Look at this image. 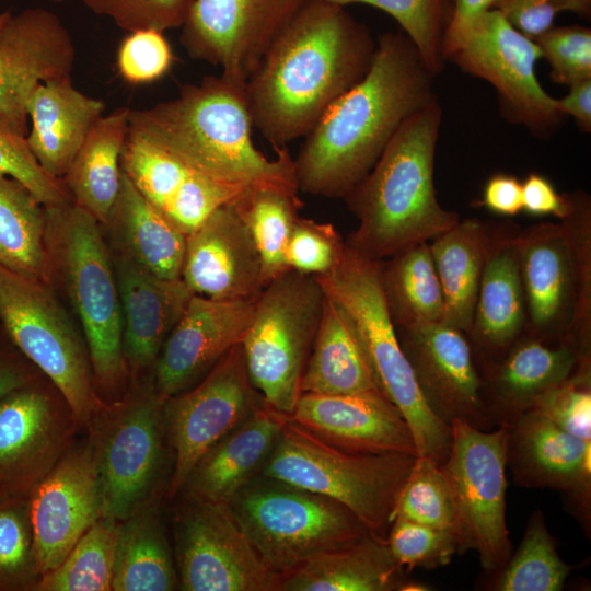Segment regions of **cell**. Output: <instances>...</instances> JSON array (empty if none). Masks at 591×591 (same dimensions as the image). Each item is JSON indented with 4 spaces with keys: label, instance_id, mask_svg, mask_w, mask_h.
Segmentation results:
<instances>
[{
    "label": "cell",
    "instance_id": "obj_1",
    "mask_svg": "<svg viewBox=\"0 0 591 591\" xmlns=\"http://www.w3.org/2000/svg\"><path fill=\"white\" fill-rule=\"evenodd\" d=\"M375 50L343 5L303 0L245 83L253 127L274 149L305 137L367 74Z\"/></svg>",
    "mask_w": 591,
    "mask_h": 591
},
{
    "label": "cell",
    "instance_id": "obj_2",
    "mask_svg": "<svg viewBox=\"0 0 591 591\" xmlns=\"http://www.w3.org/2000/svg\"><path fill=\"white\" fill-rule=\"evenodd\" d=\"M433 77L405 34L382 35L367 74L303 137L293 159L299 190L345 198L401 125L436 96Z\"/></svg>",
    "mask_w": 591,
    "mask_h": 591
},
{
    "label": "cell",
    "instance_id": "obj_3",
    "mask_svg": "<svg viewBox=\"0 0 591 591\" xmlns=\"http://www.w3.org/2000/svg\"><path fill=\"white\" fill-rule=\"evenodd\" d=\"M245 84L208 76L178 95L130 109L129 132L164 149L202 175L232 188H266L298 196L294 162L287 146L266 158L252 140Z\"/></svg>",
    "mask_w": 591,
    "mask_h": 591
},
{
    "label": "cell",
    "instance_id": "obj_4",
    "mask_svg": "<svg viewBox=\"0 0 591 591\" xmlns=\"http://www.w3.org/2000/svg\"><path fill=\"white\" fill-rule=\"evenodd\" d=\"M441 119L434 96L401 125L371 171L344 198L359 221L347 245L361 255L381 262L460 221L436 195Z\"/></svg>",
    "mask_w": 591,
    "mask_h": 591
},
{
    "label": "cell",
    "instance_id": "obj_5",
    "mask_svg": "<svg viewBox=\"0 0 591 591\" xmlns=\"http://www.w3.org/2000/svg\"><path fill=\"white\" fill-rule=\"evenodd\" d=\"M48 285L79 324L94 386L105 404L129 390L123 312L112 254L101 223L73 201L45 207Z\"/></svg>",
    "mask_w": 591,
    "mask_h": 591
},
{
    "label": "cell",
    "instance_id": "obj_6",
    "mask_svg": "<svg viewBox=\"0 0 591 591\" xmlns=\"http://www.w3.org/2000/svg\"><path fill=\"white\" fill-rule=\"evenodd\" d=\"M314 276L324 293L354 321L382 392L409 426L417 456L441 465L450 451L451 426L429 407L402 348L383 291L381 262L361 255L346 243L340 263L328 273Z\"/></svg>",
    "mask_w": 591,
    "mask_h": 591
},
{
    "label": "cell",
    "instance_id": "obj_7",
    "mask_svg": "<svg viewBox=\"0 0 591 591\" xmlns=\"http://www.w3.org/2000/svg\"><path fill=\"white\" fill-rule=\"evenodd\" d=\"M416 455L349 453L292 421L283 426L262 473L332 498L374 535L386 540L395 506Z\"/></svg>",
    "mask_w": 591,
    "mask_h": 591
},
{
    "label": "cell",
    "instance_id": "obj_8",
    "mask_svg": "<svg viewBox=\"0 0 591 591\" xmlns=\"http://www.w3.org/2000/svg\"><path fill=\"white\" fill-rule=\"evenodd\" d=\"M264 477H253L228 508L263 563L278 576L370 532L340 502Z\"/></svg>",
    "mask_w": 591,
    "mask_h": 591
},
{
    "label": "cell",
    "instance_id": "obj_9",
    "mask_svg": "<svg viewBox=\"0 0 591 591\" xmlns=\"http://www.w3.org/2000/svg\"><path fill=\"white\" fill-rule=\"evenodd\" d=\"M0 321L20 351L57 387L79 428L104 406L76 318L44 280L0 265Z\"/></svg>",
    "mask_w": 591,
    "mask_h": 591
},
{
    "label": "cell",
    "instance_id": "obj_10",
    "mask_svg": "<svg viewBox=\"0 0 591 591\" xmlns=\"http://www.w3.org/2000/svg\"><path fill=\"white\" fill-rule=\"evenodd\" d=\"M164 398L151 374L130 383L86 425L97 471L102 515L123 521L159 496L165 461Z\"/></svg>",
    "mask_w": 591,
    "mask_h": 591
},
{
    "label": "cell",
    "instance_id": "obj_11",
    "mask_svg": "<svg viewBox=\"0 0 591 591\" xmlns=\"http://www.w3.org/2000/svg\"><path fill=\"white\" fill-rule=\"evenodd\" d=\"M324 298L314 275L286 270L257 297L241 341L252 385L282 414L290 415L301 396Z\"/></svg>",
    "mask_w": 591,
    "mask_h": 591
},
{
    "label": "cell",
    "instance_id": "obj_12",
    "mask_svg": "<svg viewBox=\"0 0 591 591\" xmlns=\"http://www.w3.org/2000/svg\"><path fill=\"white\" fill-rule=\"evenodd\" d=\"M451 447L440 468L449 485L468 549L493 575L510 555L506 522L507 427L477 429L462 420L451 424Z\"/></svg>",
    "mask_w": 591,
    "mask_h": 591
},
{
    "label": "cell",
    "instance_id": "obj_13",
    "mask_svg": "<svg viewBox=\"0 0 591 591\" xmlns=\"http://www.w3.org/2000/svg\"><path fill=\"white\" fill-rule=\"evenodd\" d=\"M466 72L490 82L509 119L533 134L551 131L564 116L541 86L535 63L543 57L534 39L514 28L496 9L477 16L442 50Z\"/></svg>",
    "mask_w": 591,
    "mask_h": 591
},
{
    "label": "cell",
    "instance_id": "obj_14",
    "mask_svg": "<svg viewBox=\"0 0 591 591\" xmlns=\"http://www.w3.org/2000/svg\"><path fill=\"white\" fill-rule=\"evenodd\" d=\"M263 401L250 381L241 343L196 384L164 401L165 433L174 452L169 498L182 491L200 456Z\"/></svg>",
    "mask_w": 591,
    "mask_h": 591
},
{
    "label": "cell",
    "instance_id": "obj_15",
    "mask_svg": "<svg viewBox=\"0 0 591 591\" xmlns=\"http://www.w3.org/2000/svg\"><path fill=\"white\" fill-rule=\"evenodd\" d=\"M70 406L46 378L0 399V495L30 497L74 442Z\"/></svg>",
    "mask_w": 591,
    "mask_h": 591
},
{
    "label": "cell",
    "instance_id": "obj_16",
    "mask_svg": "<svg viewBox=\"0 0 591 591\" xmlns=\"http://www.w3.org/2000/svg\"><path fill=\"white\" fill-rule=\"evenodd\" d=\"M176 524L184 591H273L278 575L260 559L228 506L189 498Z\"/></svg>",
    "mask_w": 591,
    "mask_h": 591
},
{
    "label": "cell",
    "instance_id": "obj_17",
    "mask_svg": "<svg viewBox=\"0 0 591 591\" xmlns=\"http://www.w3.org/2000/svg\"><path fill=\"white\" fill-rule=\"evenodd\" d=\"M303 0H195L183 24L188 56L245 84Z\"/></svg>",
    "mask_w": 591,
    "mask_h": 591
},
{
    "label": "cell",
    "instance_id": "obj_18",
    "mask_svg": "<svg viewBox=\"0 0 591 591\" xmlns=\"http://www.w3.org/2000/svg\"><path fill=\"white\" fill-rule=\"evenodd\" d=\"M76 47L53 11L30 8L0 25V114L27 135V105L34 90L71 80Z\"/></svg>",
    "mask_w": 591,
    "mask_h": 591
},
{
    "label": "cell",
    "instance_id": "obj_19",
    "mask_svg": "<svg viewBox=\"0 0 591 591\" xmlns=\"http://www.w3.org/2000/svg\"><path fill=\"white\" fill-rule=\"evenodd\" d=\"M40 577L57 567L102 517V497L89 440L73 442L30 495Z\"/></svg>",
    "mask_w": 591,
    "mask_h": 591
},
{
    "label": "cell",
    "instance_id": "obj_20",
    "mask_svg": "<svg viewBox=\"0 0 591 591\" xmlns=\"http://www.w3.org/2000/svg\"><path fill=\"white\" fill-rule=\"evenodd\" d=\"M402 331V348L432 412L449 425L457 419L480 430L496 428L487 414L482 376L463 332L444 323Z\"/></svg>",
    "mask_w": 591,
    "mask_h": 591
},
{
    "label": "cell",
    "instance_id": "obj_21",
    "mask_svg": "<svg viewBox=\"0 0 591 591\" xmlns=\"http://www.w3.org/2000/svg\"><path fill=\"white\" fill-rule=\"evenodd\" d=\"M254 300H219L194 294L166 338L151 378L169 398L196 384L232 347L251 323Z\"/></svg>",
    "mask_w": 591,
    "mask_h": 591
},
{
    "label": "cell",
    "instance_id": "obj_22",
    "mask_svg": "<svg viewBox=\"0 0 591 591\" xmlns=\"http://www.w3.org/2000/svg\"><path fill=\"white\" fill-rule=\"evenodd\" d=\"M505 426L506 462L514 484L564 493L580 521L590 525L591 441L569 434L535 408Z\"/></svg>",
    "mask_w": 591,
    "mask_h": 591
},
{
    "label": "cell",
    "instance_id": "obj_23",
    "mask_svg": "<svg viewBox=\"0 0 591 591\" xmlns=\"http://www.w3.org/2000/svg\"><path fill=\"white\" fill-rule=\"evenodd\" d=\"M517 235L520 273L531 322L551 332L572 315L581 287L590 283V248L577 244L569 216Z\"/></svg>",
    "mask_w": 591,
    "mask_h": 591
},
{
    "label": "cell",
    "instance_id": "obj_24",
    "mask_svg": "<svg viewBox=\"0 0 591 591\" xmlns=\"http://www.w3.org/2000/svg\"><path fill=\"white\" fill-rule=\"evenodd\" d=\"M182 280L194 294L254 300L266 287L260 256L232 201L186 235Z\"/></svg>",
    "mask_w": 591,
    "mask_h": 591
},
{
    "label": "cell",
    "instance_id": "obj_25",
    "mask_svg": "<svg viewBox=\"0 0 591 591\" xmlns=\"http://www.w3.org/2000/svg\"><path fill=\"white\" fill-rule=\"evenodd\" d=\"M288 416L327 444L349 453L417 456L407 421L380 391L337 395L302 393Z\"/></svg>",
    "mask_w": 591,
    "mask_h": 591
},
{
    "label": "cell",
    "instance_id": "obj_26",
    "mask_svg": "<svg viewBox=\"0 0 591 591\" xmlns=\"http://www.w3.org/2000/svg\"><path fill=\"white\" fill-rule=\"evenodd\" d=\"M120 166L138 192L185 235L242 193L202 175L131 132L121 152Z\"/></svg>",
    "mask_w": 591,
    "mask_h": 591
},
{
    "label": "cell",
    "instance_id": "obj_27",
    "mask_svg": "<svg viewBox=\"0 0 591 591\" xmlns=\"http://www.w3.org/2000/svg\"><path fill=\"white\" fill-rule=\"evenodd\" d=\"M111 250V248H109ZM123 312V349L130 383L151 374L194 293L182 280L155 276L111 251Z\"/></svg>",
    "mask_w": 591,
    "mask_h": 591
},
{
    "label": "cell",
    "instance_id": "obj_28",
    "mask_svg": "<svg viewBox=\"0 0 591 591\" xmlns=\"http://www.w3.org/2000/svg\"><path fill=\"white\" fill-rule=\"evenodd\" d=\"M287 421L288 415L263 401L200 456L182 490L192 499L228 506L263 468Z\"/></svg>",
    "mask_w": 591,
    "mask_h": 591
},
{
    "label": "cell",
    "instance_id": "obj_29",
    "mask_svg": "<svg viewBox=\"0 0 591 591\" xmlns=\"http://www.w3.org/2000/svg\"><path fill=\"white\" fill-rule=\"evenodd\" d=\"M577 363L578 355L564 344L552 348L531 339L511 346L482 379L483 401L494 426L509 425L532 408L542 394L568 379Z\"/></svg>",
    "mask_w": 591,
    "mask_h": 591
},
{
    "label": "cell",
    "instance_id": "obj_30",
    "mask_svg": "<svg viewBox=\"0 0 591 591\" xmlns=\"http://www.w3.org/2000/svg\"><path fill=\"white\" fill-rule=\"evenodd\" d=\"M104 108L102 100L82 93L71 80L40 83L34 90L26 140L48 174L62 179Z\"/></svg>",
    "mask_w": 591,
    "mask_h": 591
},
{
    "label": "cell",
    "instance_id": "obj_31",
    "mask_svg": "<svg viewBox=\"0 0 591 591\" xmlns=\"http://www.w3.org/2000/svg\"><path fill=\"white\" fill-rule=\"evenodd\" d=\"M101 225L111 251L155 276L181 278L186 235L138 192L124 171L117 199Z\"/></svg>",
    "mask_w": 591,
    "mask_h": 591
},
{
    "label": "cell",
    "instance_id": "obj_32",
    "mask_svg": "<svg viewBox=\"0 0 591 591\" xmlns=\"http://www.w3.org/2000/svg\"><path fill=\"white\" fill-rule=\"evenodd\" d=\"M386 540L368 532L355 543L278 576V591H391L406 583Z\"/></svg>",
    "mask_w": 591,
    "mask_h": 591
},
{
    "label": "cell",
    "instance_id": "obj_33",
    "mask_svg": "<svg viewBox=\"0 0 591 591\" xmlns=\"http://www.w3.org/2000/svg\"><path fill=\"white\" fill-rule=\"evenodd\" d=\"M373 391L382 392L361 335L347 312L325 294L320 325L301 380V394Z\"/></svg>",
    "mask_w": 591,
    "mask_h": 591
},
{
    "label": "cell",
    "instance_id": "obj_34",
    "mask_svg": "<svg viewBox=\"0 0 591 591\" xmlns=\"http://www.w3.org/2000/svg\"><path fill=\"white\" fill-rule=\"evenodd\" d=\"M524 291L517 236L488 243L471 333L487 352L510 348L523 326Z\"/></svg>",
    "mask_w": 591,
    "mask_h": 591
},
{
    "label": "cell",
    "instance_id": "obj_35",
    "mask_svg": "<svg viewBox=\"0 0 591 591\" xmlns=\"http://www.w3.org/2000/svg\"><path fill=\"white\" fill-rule=\"evenodd\" d=\"M130 108L101 116L62 177L72 201L104 224L117 199L120 157L129 134Z\"/></svg>",
    "mask_w": 591,
    "mask_h": 591
},
{
    "label": "cell",
    "instance_id": "obj_36",
    "mask_svg": "<svg viewBox=\"0 0 591 591\" xmlns=\"http://www.w3.org/2000/svg\"><path fill=\"white\" fill-rule=\"evenodd\" d=\"M489 236L485 225L466 219L429 244L444 298V324L471 333Z\"/></svg>",
    "mask_w": 591,
    "mask_h": 591
},
{
    "label": "cell",
    "instance_id": "obj_37",
    "mask_svg": "<svg viewBox=\"0 0 591 591\" xmlns=\"http://www.w3.org/2000/svg\"><path fill=\"white\" fill-rule=\"evenodd\" d=\"M158 501L159 496L118 522L113 591H171L178 587Z\"/></svg>",
    "mask_w": 591,
    "mask_h": 591
},
{
    "label": "cell",
    "instance_id": "obj_38",
    "mask_svg": "<svg viewBox=\"0 0 591 591\" xmlns=\"http://www.w3.org/2000/svg\"><path fill=\"white\" fill-rule=\"evenodd\" d=\"M385 299L402 329L442 323L444 298L428 242L409 246L381 265Z\"/></svg>",
    "mask_w": 591,
    "mask_h": 591
},
{
    "label": "cell",
    "instance_id": "obj_39",
    "mask_svg": "<svg viewBox=\"0 0 591 591\" xmlns=\"http://www.w3.org/2000/svg\"><path fill=\"white\" fill-rule=\"evenodd\" d=\"M45 207L19 181L0 174V265L48 283Z\"/></svg>",
    "mask_w": 591,
    "mask_h": 591
},
{
    "label": "cell",
    "instance_id": "obj_40",
    "mask_svg": "<svg viewBox=\"0 0 591 591\" xmlns=\"http://www.w3.org/2000/svg\"><path fill=\"white\" fill-rule=\"evenodd\" d=\"M260 256L266 286L288 270L286 250L302 206L299 196L253 188L232 200Z\"/></svg>",
    "mask_w": 591,
    "mask_h": 591
},
{
    "label": "cell",
    "instance_id": "obj_41",
    "mask_svg": "<svg viewBox=\"0 0 591 591\" xmlns=\"http://www.w3.org/2000/svg\"><path fill=\"white\" fill-rule=\"evenodd\" d=\"M118 521L101 517L34 591H112Z\"/></svg>",
    "mask_w": 591,
    "mask_h": 591
},
{
    "label": "cell",
    "instance_id": "obj_42",
    "mask_svg": "<svg viewBox=\"0 0 591 591\" xmlns=\"http://www.w3.org/2000/svg\"><path fill=\"white\" fill-rule=\"evenodd\" d=\"M571 571L556 551L544 514L535 510L526 523L522 541L495 575L497 591H559Z\"/></svg>",
    "mask_w": 591,
    "mask_h": 591
},
{
    "label": "cell",
    "instance_id": "obj_43",
    "mask_svg": "<svg viewBox=\"0 0 591 591\" xmlns=\"http://www.w3.org/2000/svg\"><path fill=\"white\" fill-rule=\"evenodd\" d=\"M395 517L449 532L456 538L460 554L470 551L449 485L440 465L430 459L416 456L398 496Z\"/></svg>",
    "mask_w": 591,
    "mask_h": 591
},
{
    "label": "cell",
    "instance_id": "obj_44",
    "mask_svg": "<svg viewBox=\"0 0 591 591\" xmlns=\"http://www.w3.org/2000/svg\"><path fill=\"white\" fill-rule=\"evenodd\" d=\"M39 578L30 497L0 495V591H34Z\"/></svg>",
    "mask_w": 591,
    "mask_h": 591
},
{
    "label": "cell",
    "instance_id": "obj_45",
    "mask_svg": "<svg viewBox=\"0 0 591 591\" xmlns=\"http://www.w3.org/2000/svg\"><path fill=\"white\" fill-rule=\"evenodd\" d=\"M343 5L363 3L383 10L401 25L434 74L443 66L442 39L448 24L447 0H326Z\"/></svg>",
    "mask_w": 591,
    "mask_h": 591
},
{
    "label": "cell",
    "instance_id": "obj_46",
    "mask_svg": "<svg viewBox=\"0 0 591 591\" xmlns=\"http://www.w3.org/2000/svg\"><path fill=\"white\" fill-rule=\"evenodd\" d=\"M0 174L22 183L44 206L72 201L61 178L48 174L33 155L26 136L0 114Z\"/></svg>",
    "mask_w": 591,
    "mask_h": 591
},
{
    "label": "cell",
    "instance_id": "obj_47",
    "mask_svg": "<svg viewBox=\"0 0 591 591\" xmlns=\"http://www.w3.org/2000/svg\"><path fill=\"white\" fill-rule=\"evenodd\" d=\"M394 559L407 571L448 565L460 554L456 538L449 532L395 517L386 536Z\"/></svg>",
    "mask_w": 591,
    "mask_h": 591
},
{
    "label": "cell",
    "instance_id": "obj_48",
    "mask_svg": "<svg viewBox=\"0 0 591 591\" xmlns=\"http://www.w3.org/2000/svg\"><path fill=\"white\" fill-rule=\"evenodd\" d=\"M590 370V362L578 361L568 379L542 394L532 406L560 429L584 441H591Z\"/></svg>",
    "mask_w": 591,
    "mask_h": 591
},
{
    "label": "cell",
    "instance_id": "obj_49",
    "mask_svg": "<svg viewBox=\"0 0 591 591\" xmlns=\"http://www.w3.org/2000/svg\"><path fill=\"white\" fill-rule=\"evenodd\" d=\"M346 250L340 234L332 223L297 217L286 250L289 269L322 275L335 268Z\"/></svg>",
    "mask_w": 591,
    "mask_h": 591
},
{
    "label": "cell",
    "instance_id": "obj_50",
    "mask_svg": "<svg viewBox=\"0 0 591 591\" xmlns=\"http://www.w3.org/2000/svg\"><path fill=\"white\" fill-rule=\"evenodd\" d=\"M94 14L111 19L129 33L164 32L185 23L195 0H81Z\"/></svg>",
    "mask_w": 591,
    "mask_h": 591
},
{
    "label": "cell",
    "instance_id": "obj_51",
    "mask_svg": "<svg viewBox=\"0 0 591 591\" xmlns=\"http://www.w3.org/2000/svg\"><path fill=\"white\" fill-rule=\"evenodd\" d=\"M552 68V79L571 85L591 79V31L582 26H552L534 39Z\"/></svg>",
    "mask_w": 591,
    "mask_h": 591
},
{
    "label": "cell",
    "instance_id": "obj_52",
    "mask_svg": "<svg viewBox=\"0 0 591 591\" xmlns=\"http://www.w3.org/2000/svg\"><path fill=\"white\" fill-rule=\"evenodd\" d=\"M174 56L162 32L143 30L130 33L117 53V69L131 84H144L163 77Z\"/></svg>",
    "mask_w": 591,
    "mask_h": 591
},
{
    "label": "cell",
    "instance_id": "obj_53",
    "mask_svg": "<svg viewBox=\"0 0 591 591\" xmlns=\"http://www.w3.org/2000/svg\"><path fill=\"white\" fill-rule=\"evenodd\" d=\"M490 9L498 10L514 28L535 39L553 26L560 12L589 13L590 0H494Z\"/></svg>",
    "mask_w": 591,
    "mask_h": 591
},
{
    "label": "cell",
    "instance_id": "obj_54",
    "mask_svg": "<svg viewBox=\"0 0 591 591\" xmlns=\"http://www.w3.org/2000/svg\"><path fill=\"white\" fill-rule=\"evenodd\" d=\"M45 376L15 346L0 321V399Z\"/></svg>",
    "mask_w": 591,
    "mask_h": 591
},
{
    "label": "cell",
    "instance_id": "obj_55",
    "mask_svg": "<svg viewBox=\"0 0 591 591\" xmlns=\"http://www.w3.org/2000/svg\"><path fill=\"white\" fill-rule=\"evenodd\" d=\"M522 206L528 213L563 220L572 209V197L559 195L546 177L531 173L522 183Z\"/></svg>",
    "mask_w": 591,
    "mask_h": 591
},
{
    "label": "cell",
    "instance_id": "obj_56",
    "mask_svg": "<svg viewBox=\"0 0 591 591\" xmlns=\"http://www.w3.org/2000/svg\"><path fill=\"white\" fill-rule=\"evenodd\" d=\"M494 213L515 216L522 206V183L509 174H496L488 179L480 202Z\"/></svg>",
    "mask_w": 591,
    "mask_h": 591
},
{
    "label": "cell",
    "instance_id": "obj_57",
    "mask_svg": "<svg viewBox=\"0 0 591 591\" xmlns=\"http://www.w3.org/2000/svg\"><path fill=\"white\" fill-rule=\"evenodd\" d=\"M494 0H453V10L443 34L442 50L453 43L482 13L491 8Z\"/></svg>",
    "mask_w": 591,
    "mask_h": 591
},
{
    "label": "cell",
    "instance_id": "obj_58",
    "mask_svg": "<svg viewBox=\"0 0 591 591\" xmlns=\"http://www.w3.org/2000/svg\"><path fill=\"white\" fill-rule=\"evenodd\" d=\"M561 114L571 115L583 131L591 129V79L570 85V92L556 100Z\"/></svg>",
    "mask_w": 591,
    "mask_h": 591
},
{
    "label": "cell",
    "instance_id": "obj_59",
    "mask_svg": "<svg viewBox=\"0 0 591 591\" xmlns=\"http://www.w3.org/2000/svg\"><path fill=\"white\" fill-rule=\"evenodd\" d=\"M10 14V11L0 12V25L9 18Z\"/></svg>",
    "mask_w": 591,
    "mask_h": 591
},
{
    "label": "cell",
    "instance_id": "obj_60",
    "mask_svg": "<svg viewBox=\"0 0 591 591\" xmlns=\"http://www.w3.org/2000/svg\"><path fill=\"white\" fill-rule=\"evenodd\" d=\"M46 1H49V2H53V3H62L66 0H46Z\"/></svg>",
    "mask_w": 591,
    "mask_h": 591
}]
</instances>
